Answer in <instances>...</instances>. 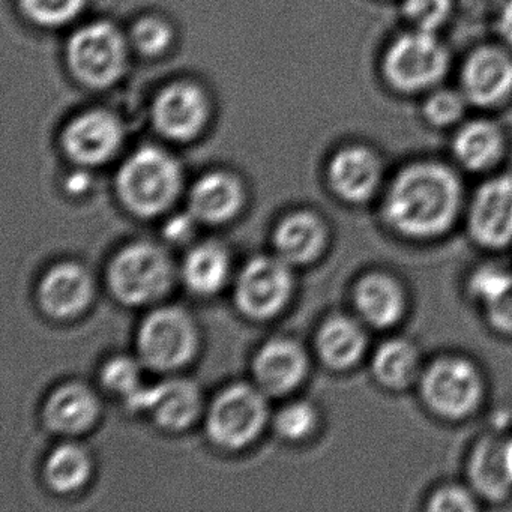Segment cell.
Instances as JSON below:
<instances>
[{
    "instance_id": "15",
    "label": "cell",
    "mask_w": 512,
    "mask_h": 512,
    "mask_svg": "<svg viewBox=\"0 0 512 512\" xmlns=\"http://www.w3.org/2000/svg\"><path fill=\"white\" fill-rule=\"evenodd\" d=\"M289 263L281 257H256L242 269L235 289L239 310L253 319H269L280 313L292 293Z\"/></svg>"
},
{
    "instance_id": "24",
    "label": "cell",
    "mask_w": 512,
    "mask_h": 512,
    "mask_svg": "<svg viewBox=\"0 0 512 512\" xmlns=\"http://www.w3.org/2000/svg\"><path fill=\"white\" fill-rule=\"evenodd\" d=\"M325 220L311 211L290 214L278 224L274 244L278 257L289 265H308L319 259L328 247Z\"/></svg>"
},
{
    "instance_id": "17",
    "label": "cell",
    "mask_w": 512,
    "mask_h": 512,
    "mask_svg": "<svg viewBox=\"0 0 512 512\" xmlns=\"http://www.w3.org/2000/svg\"><path fill=\"white\" fill-rule=\"evenodd\" d=\"M367 362L371 379L379 388L391 394H403L415 391L427 359L413 338L389 332L373 344Z\"/></svg>"
},
{
    "instance_id": "31",
    "label": "cell",
    "mask_w": 512,
    "mask_h": 512,
    "mask_svg": "<svg viewBox=\"0 0 512 512\" xmlns=\"http://www.w3.org/2000/svg\"><path fill=\"white\" fill-rule=\"evenodd\" d=\"M455 10V0H401V16L409 28L439 34Z\"/></svg>"
},
{
    "instance_id": "13",
    "label": "cell",
    "mask_w": 512,
    "mask_h": 512,
    "mask_svg": "<svg viewBox=\"0 0 512 512\" xmlns=\"http://www.w3.org/2000/svg\"><path fill=\"white\" fill-rule=\"evenodd\" d=\"M464 469L482 502H506L512 496V431L482 433L470 445Z\"/></svg>"
},
{
    "instance_id": "27",
    "label": "cell",
    "mask_w": 512,
    "mask_h": 512,
    "mask_svg": "<svg viewBox=\"0 0 512 512\" xmlns=\"http://www.w3.org/2000/svg\"><path fill=\"white\" fill-rule=\"evenodd\" d=\"M182 271L185 283L193 292L212 295L224 286L229 277V256L221 245L206 242L190 251Z\"/></svg>"
},
{
    "instance_id": "30",
    "label": "cell",
    "mask_w": 512,
    "mask_h": 512,
    "mask_svg": "<svg viewBox=\"0 0 512 512\" xmlns=\"http://www.w3.org/2000/svg\"><path fill=\"white\" fill-rule=\"evenodd\" d=\"M482 503L481 497L464 479L434 485L424 497L422 508L428 512H473L481 509Z\"/></svg>"
},
{
    "instance_id": "1",
    "label": "cell",
    "mask_w": 512,
    "mask_h": 512,
    "mask_svg": "<svg viewBox=\"0 0 512 512\" xmlns=\"http://www.w3.org/2000/svg\"><path fill=\"white\" fill-rule=\"evenodd\" d=\"M467 197L461 170L454 163L422 157L389 175L377 209L383 227L395 238L431 244L463 224Z\"/></svg>"
},
{
    "instance_id": "10",
    "label": "cell",
    "mask_w": 512,
    "mask_h": 512,
    "mask_svg": "<svg viewBox=\"0 0 512 512\" xmlns=\"http://www.w3.org/2000/svg\"><path fill=\"white\" fill-rule=\"evenodd\" d=\"M197 331L193 319L176 307H164L146 317L137 335L140 358L152 370L170 371L193 358Z\"/></svg>"
},
{
    "instance_id": "36",
    "label": "cell",
    "mask_w": 512,
    "mask_h": 512,
    "mask_svg": "<svg viewBox=\"0 0 512 512\" xmlns=\"http://www.w3.org/2000/svg\"><path fill=\"white\" fill-rule=\"evenodd\" d=\"M193 220H196L193 215H191V217L181 215V217L172 218V220L167 223L166 229H164L167 238L175 242L187 241L194 230Z\"/></svg>"
},
{
    "instance_id": "9",
    "label": "cell",
    "mask_w": 512,
    "mask_h": 512,
    "mask_svg": "<svg viewBox=\"0 0 512 512\" xmlns=\"http://www.w3.org/2000/svg\"><path fill=\"white\" fill-rule=\"evenodd\" d=\"M458 88L470 106L499 109L512 100V49L499 43L473 47L458 71Z\"/></svg>"
},
{
    "instance_id": "26",
    "label": "cell",
    "mask_w": 512,
    "mask_h": 512,
    "mask_svg": "<svg viewBox=\"0 0 512 512\" xmlns=\"http://www.w3.org/2000/svg\"><path fill=\"white\" fill-rule=\"evenodd\" d=\"M244 203V191L238 179L227 173H208L194 185L190 194V212L196 220L221 224L232 220Z\"/></svg>"
},
{
    "instance_id": "11",
    "label": "cell",
    "mask_w": 512,
    "mask_h": 512,
    "mask_svg": "<svg viewBox=\"0 0 512 512\" xmlns=\"http://www.w3.org/2000/svg\"><path fill=\"white\" fill-rule=\"evenodd\" d=\"M262 389L233 385L221 392L208 413V433L217 445L239 449L253 442L268 418Z\"/></svg>"
},
{
    "instance_id": "12",
    "label": "cell",
    "mask_w": 512,
    "mask_h": 512,
    "mask_svg": "<svg viewBox=\"0 0 512 512\" xmlns=\"http://www.w3.org/2000/svg\"><path fill=\"white\" fill-rule=\"evenodd\" d=\"M389 173L385 160L373 146H344L332 155L328 164V182L332 193L353 206L377 202Z\"/></svg>"
},
{
    "instance_id": "4",
    "label": "cell",
    "mask_w": 512,
    "mask_h": 512,
    "mask_svg": "<svg viewBox=\"0 0 512 512\" xmlns=\"http://www.w3.org/2000/svg\"><path fill=\"white\" fill-rule=\"evenodd\" d=\"M181 185L178 161L154 146L134 152L119 170V197L140 217H155L169 209L178 197Z\"/></svg>"
},
{
    "instance_id": "38",
    "label": "cell",
    "mask_w": 512,
    "mask_h": 512,
    "mask_svg": "<svg viewBox=\"0 0 512 512\" xmlns=\"http://www.w3.org/2000/svg\"><path fill=\"white\" fill-rule=\"evenodd\" d=\"M89 185V178L83 173H77V175L71 176L67 182V190L73 194L83 193L86 191Z\"/></svg>"
},
{
    "instance_id": "21",
    "label": "cell",
    "mask_w": 512,
    "mask_h": 512,
    "mask_svg": "<svg viewBox=\"0 0 512 512\" xmlns=\"http://www.w3.org/2000/svg\"><path fill=\"white\" fill-rule=\"evenodd\" d=\"M208 100L193 83H173L154 103V121L160 133L173 140H191L205 127Z\"/></svg>"
},
{
    "instance_id": "7",
    "label": "cell",
    "mask_w": 512,
    "mask_h": 512,
    "mask_svg": "<svg viewBox=\"0 0 512 512\" xmlns=\"http://www.w3.org/2000/svg\"><path fill=\"white\" fill-rule=\"evenodd\" d=\"M67 58L77 79L92 88H107L127 68V41L112 23H89L70 38Z\"/></svg>"
},
{
    "instance_id": "23",
    "label": "cell",
    "mask_w": 512,
    "mask_h": 512,
    "mask_svg": "<svg viewBox=\"0 0 512 512\" xmlns=\"http://www.w3.org/2000/svg\"><path fill=\"white\" fill-rule=\"evenodd\" d=\"M94 295L91 275L77 263L53 266L38 289L41 307L55 319H71L82 313Z\"/></svg>"
},
{
    "instance_id": "19",
    "label": "cell",
    "mask_w": 512,
    "mask_h": 512,
    "mask_svg": "<svg viewBox=\"0 0 512 512\" xmlns=\"http://www.w3.org/2000/svg\"><path fill=\"white\" fill-rule=\"evenodd\" d=\"M371 331L353 313L326 317L316 334V352L323 365L334 371H350L371 352Z\"/></svg>"
},
{
    "instance_id": "6",
    "label": "cell",
    "mask_w": 512,
    "mask_h": 512,
    "mask_svg": "<svg viewBox=\"0 0 512 512\" xmlns=\"http://www.w3.org/2000/svg\"><path fill=\"white\" fill-rule=\"evenodd\" d=\"M173 283V263L163 248L137 242L119 251L109 268V284L127 305L151 304Z\"/></svg>"
},
{
    "instance_id": "33",
    "label": "cell",
    "mask_w": 512,
    "mask_h": 512,
    "mask_svg": "<svg viewBox=\"0 0 512 512\" xmlns=\"http://www.w3.org/2000/svg\"><path fill=\"white\" fill-rule=\"evenodd\" d=\"M319 415L307 401H296L284 407L277 416V430L289 440H302L316 430Z\"/></svg>"
},
{
    "instance_id": "34",
    "label": "cell",
    "mask_w": 512,
    "mask_h": 512,
    "mask_svg": "<svg viewBox=\"0 0 512 512\" xmlns=\"http://www.w3.org/2000/svg\"><path fill=\"white\" fill-rule=\"evenodd\" d=\"M172 35L170 26L157 17H145L139 20L131 32L134 47L148 56H157L166 52L172 43Z\"/></svg>"
},
{
    "instance_id": "8",
    "label": "cell",
    "mask_w": 512,
    "mask_h": 512,
    "mask_svg": "<svg viewBox=\"0 0 512 512\" xmlns=\"http://www.w3.org/2000/svg\"><path fill=\"white\" fill-rule=\"evenodd\" d=\"M352 313L371 332H397L412 310L406 281L391 269L374 268L359 274L350 292Z\"/></svg>"
},
{
    "instance_id": "20",
    "label": "cell",
    "mask_w": 512,
    "mask_h": 512,
    "mask_svg": "<svg viewBox=\"0 0 512 512\" xmlns=\"http://www.w3.org/2000/svg\"><path fill=\"white\" fill-rule=\"evenodd\" d=\"M121 122L106 110L83 113L64 131L65 151L71 160L83 166L106 163L122 145Z\"/></svg>"
},
{
    "instance_id": "2",
    "label": "cell",
    "mask_w": 512,
    "mask_h": 512,
    "mask_svg": "<svg viewBox=\"0 0 512 512\" xmlns=\"http://www.w3.org/2000/svg\"><path fill=\"white\" fill-rule=\"evenodd\" d=\"M487 373L466 353L443 352L427 359L415 392L439 421L458 424L475 418L488 400Z\"/></svg>"
},
{
    "instance_id": "37",
    "label": "cell",
    "mask_w": 512,
    "mask_h": 512,
    "mask_svg": "<svg viewBox=\"0 0 512 512\" xmlns=\"http://www.w3.org/2000/svg\"><path fill=\"white\" fill-rule=\"evenodd\" d=\"M496 28L500 41L512 49V0H503L496 17Z\"/></svg>"
},
{
    "instance_id": "22",
    "label": "cell",
    "mask_w": 512,
    "mask_h": 512,
    "mask_svg": "<svg viewBox=\"0 0 512 512\" xmlns=\"http://www.w3.org/2000/svg\"><path fill=\"white\" fill-rule=\"evenodd\" d=\"M253 373L265 394H287L298 388L307 376V353L296 341L277 338L259 350L254 358Z\"/></svg>"
},
{
    "instance_id": "25",
    "label": "cell",
    "mask_w": 512,
    "mask_h": 512,
    "mask_svg": "<svg viewBox=\"0 0 512 512\" xmlns=\"http://www.w3.org/2000/svg\"><path fill=\"white\" fill-rule=\"evenodd\" d=\"M100 412L97 397L80 383L56 389L44 407V421L55 433L80 434L95 424Z\"/></svg>"
},
{
    "instance_id": "5",
    "label": "cell",
    "mask_w": 512,
    "mask_h": 512,
    "mask_svg": "<svg viewBox=\"0 0 512 512\" xmlns=\"http://www.w3.org/2000/svg\"><path fill=\"white\" fill-rule=\"evenodd\" d=\"M463 224L479 250L512 248V172L499 170L482 178L467 197Z\"/></svg>"
},
{
    "instance_id": "28",
    "label": "cell",
    "mask_w": 512,
    "mask_h": 512,
    "mask_svg": "<svg viewBox=\"0 0 512 512\" xmlns=\"http://www.w3.org/2000/svg\"><path fill=\"white\" fill-rule=\"evenodd\" d=\"M88 452L79 445L65 443L49 455L44 467L47 484L59 493H70L82 487L91 475Z\"/></svg>"
},
{
    "instance_id": "3",
    "label": "cell",
    "mask_w": 512,
    "mask_h": 512,
    "mask_svg": "<svg viewBox=\"0 0 512 512\" xmlns=\"http://www.w3.org/2000/svg\"><path fill=\"white\" fill-rule=\"evenodd\" d=\"M451 65V50L439 34L412 28L392 38L380 59L383 80L392 91L422 97L443 85Z\"/></svg>"
},
{
    "instance_id": "16",
    "label": "cell",
    "mask_w": 512,
    "mask_h": 512,
    "mask_svg": "<svg viewBox=\"0 0 512 512\" xmlns=\"http://www.w3.org/2000/svg\"><path fill=\"white\" fill-rule=\"evenodd\" d=\"M464 292L478 308L487 328L512 338V268L500 262H482L470 269Z\"/></svg>"
},
{
    "instance_id": "14",
    "label": "cell",
    "mask_w": 512,
    "mask_h": 512,
    "mask_svg": "<svg viewBox=\"0 0 512 512\" xmlns=\"http://www.w3.org/2000/svg\"><path fill=\"white\" fill-rule=\"evenodd\" d=\"M508 152V131L490 116L467 118L452 130V163L461 172L481 178L499 172Z\"/></svg>"
},
{
    "instance_id": "32",
    "label": "cell",
    "mask_w": 512,
    "mask_h": 512,
    "mask_svg": "<svg viewBox=\"0 0 512 512\" xmlns=\"http://www.w3.org/2000/svg\"><path fill=\"white\" fill-rule=\"evenodd\" d=\"M20 4L29 19L56 28L73 22L85 8L86 0H20Z\"/></svg>"
},
{
    "instance_id": "18",
    "label": "cell",
    "mask_w": 512,
    "mask_h": 512,
    "mask_svg": "<svg viewBox=\"0 0 512 512\" xmlns=\"http://www.w3.org/2000/svg\"><path fill=\"white\" fill-rule=\"evenodd\" d=\"M130 409L145 410L166 430H185L202 409L199 388L187 379H173L154 386H142L125 398Z\"/></svg>"
},
{
    "instance_id": "35",
    "label": "cell",
    "mask_w": 512,
    "mask_h": 512,
    "mask_svg": "<svg viewBox=\"0 0 512 512\" xmlns=\"http://www.w3.org/2000/svg\"><path fill=\"white\" fill-rule=\"evenodd\" d=\"M103 385L115 394L130 397L134 392L142 388V371L139 364L130 358H115L107 362L101 373Z\"/></svg>"
},
{
    "instance_id": "29",
    "label": "cell",
    "mask_w": 512,
    "mask_h": 512,
    "mask_svg": "<svg viewBox=\"0 0 512 512\" xmlns=\"http://www.w3.org/2000/svg\"><path fill=\"white\" fill-rule=\"evenodd\" d=\"M470 103L460 88L437 86L424 95L421 116L425 124L436 130H454L469 118Z\"/></svg>"
}]
</instances>
